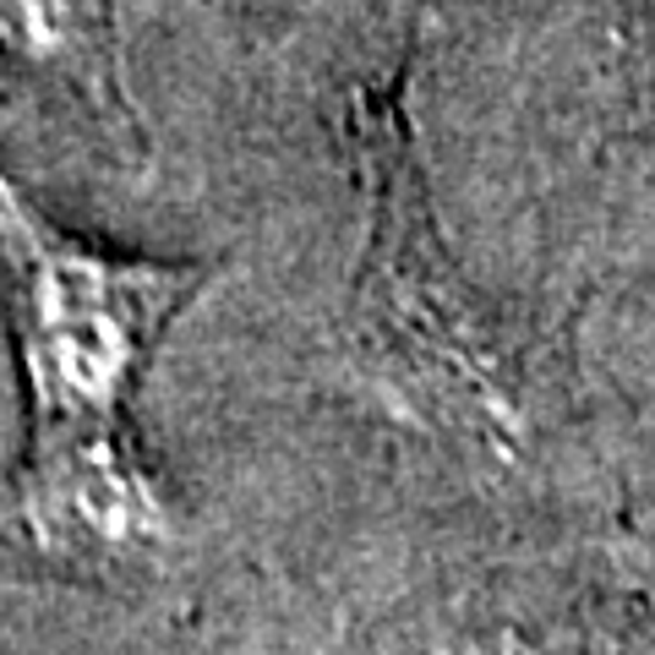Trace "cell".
<instances>
[{"instance_id": "1", "label": "cell", "mask_w": 655, "mask_h": 655, "mask_svg": "<svg viewBox=\"0 0 655 655\" xmlns=\"http://www.w3.org/2000/svg\"><path fill=\"white\" fill-rule=\"evenodd\" d=\"M0 273L28 410L22 449L137 437L142 377L213 268L93 246L0 170Z\"/></svg>"}, {"instance_id": "2", "label": "cell", "mask_w": 655, "mask_h": 655, "mask_svg": "<svg viewBox=\"0 0 655 655\" xmlns=\"http://www.w3.org/2000/svg\"><path fill=\"white\" fill-rule=\"evenodd\" d=\"M11 508L28 546L61 568L127 574L181 546V503L142 437L22 449Z\"/></svg>"}, {"instance_id": "3", "label": "cell", "mask_w": 655, "mask_h": 655, "mask_svg": "<svg viewBox=\"0 0 655 655\" xmlns=\"http://www.w3.org/2000/svg\"><path fill=\"white\" fill-rule=\"evenodd\" d=\"M0 50L71 99V110L104 131L115 153L131 164L148 159L110 0H0Z\"/></svg>"}]
</instances>
